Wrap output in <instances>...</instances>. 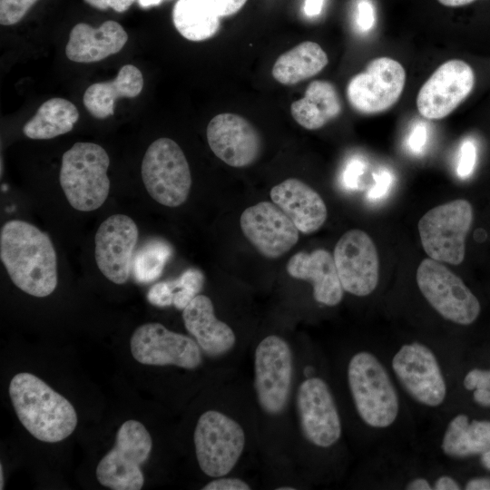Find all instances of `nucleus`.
Here are the masks:
<instances>
[{"mask_svg":"<svg viewBox=\"0 0 490 490\" xmlns=\"http://www.w3.org/2000/svg\"><path fill=\"white\" fill-rule=\"evenodd\" d=\"M345 379L371 456L417 452L416 424L378 344L350 354Z\"/></svg>","mask_w":490,"mask_h":490,"instance_id":"f257e3e1","label":"nucleus"},{"mask_svg":"<svg viewBox=\"0 0 490 490\" xmlns=\"http://www.w3.org/2000/svg\"><path fill=\"white\" fill-rule=\"evenodd\" d=\"M420 428L456 401L459 377L450 338H405L378 344Z\"/></svg>","mask_w":490,"mask_h":490,"instance_id":"f03ea898","label":"nucleus"},{"mask_svg":"<svg viewBox=\"0 0 490 490\" xmlns=\"http://www.w3.org/2000/svg\"><path fill=\"white\" fill-rule=\"evenodd\" d=\"M0 259L13 283L37 298L49 296L57 286V263L47 233L21 220L5 222L0 231Z\"/></svg>","mask_w":490,"mask_h":490,"instance_id":"7ed1b4c3","label":"nucleus"},{"mask_svg":"<svg viewBox=\"0 0 490 490\" xmlns=\"http://www.w3.org/2000/svg\"><path fill=\"white\" fill-rule=\"evenodd\" d=\"M9 396L18 419L36 439L56 443L74 431V407L38 377L28 372L15 375L10 381Z\"/></svg>","mask_w":490,"mask_h":490,"instance_id":"20e7f679","label":"nucleus"},{"mask_svg":"<svg viewBox=\"0 0 490 490\" xmlns=\"http://www.w3.org/2000/svg\"><path fill=\"white\" fill-rule=\"evenodd\" d=\"M487 451H490V420L471 418L454 406L418 431V454L448 471L458 462Z\"/></svg>","mask_w":490,"mask_h":490,"instance_id":"39448f33","label":"nucleus"},{"mask_svg":"<svg viewBox=\"0 0 490 490\" xmlns=\"http://www.w3.org/2000/svg\"><path fill=\"white\" fill-rule=\"evenodd\" d=\"M110 158L99 144L75 142L62 156L59 181L69 202L80 211L99 209L110 191Z\"/></svg>","mask_w":490,"mask_h":490,"instance_id":"423d86ee","label":"nucleus"},{"mask_svg":"<svg viewBox=\"0 0 490 490\" xmlns=\"http://www.w3.org/2000/svg\"><path fill=\"white\" fill-rule=\"evenodd\" d=\"M416 282L421 296L442 319L466 327L478 318L481 305L477 297L440 261L423 260L416 270Z\"/></svg>","mask_w":490,"mask_h":490,"instance_id":"0eeeda50","label":"nucleus"},{"mask_svg":"<svg viewBox=\"0 0 490 490\" xmlns=\"http://www.w3.org/2000/svg\"><path fill=\"white\" fill-rule=\"evenodd\" d=\"M474 219L470 202L464 199L436 206L418 221V232L429 258L452 265L463 262L466 239Z\"/></svg>","mask_w":490,"mask_h":490,"instance_id":"6e6552de","label":"nucleus"},{"mask_svg":"<svg viewBox=\"0 0 490 490\" xmlns=\"http://www.w3.org/2000/svg\"><path fill=\"white\" fill-rule=\"evenodd\" d=\"M141 173L147 192L158 203L173 208L188 199L191 170L182 150L173 140L159 138L151 143Z\"/></svg>","mask_w":490,"mask_h":490,"instance_id":"1a4fd4ad","label":"nucleus"},{"mask_svg":"<svg viewBox=\"0 0 490 490\" xmlns=\"http://www.w3.org/2000/svg\"><path fill=\"white\" fill-rule=\"evenodd\" d=\"M152 440L145 426L127 420L119 427L113 447L96 467L99 483L113 490H140L144 477L141 466L147 461Z\"/></svg>","mask_w":490,"mask_h":490,"instance_id":"9d476101","label":"nucleus"},{"mask_svg":"<svg viewBox=\"0 0 490 490\" xmlns=\"http://www.w3.org/2000/svg\"><path fill=\"white\" fill-rule=\"evenodd\" d=\"M193 440L200 468L215 478L233 469L245 446L240 425L217 410H208L199 417Z\"/></svg>","mask_w":490,"mask_h":490,"instance_id":"9b49d317","label":"nucleus"},{"mask_svg":"<svg viewBox=\"0 0 490 490\" xmlns=\"http://www.w3.org/2000/svg\"><path fill=\"white\" fill-rule=\"evenodd\" d=\"M254 387L260 407L279 415L289 401L292 378V353L285 339L270 335L257 346L254 356Z\"/></svg>","mask_w":490,"mask_h":490,"instance_id":"f8f14e48","label":"nucleus"},{"mask_svg":"<svg viewBox=\"0 0 490 490\" xmlns=\"http://www.w3.org/2000/svg\"><path fill=\"white\" fill-rule=\"evenodd\" d=\"M296 404L300 428L309 443L322 450L339 443L343 433L340 412L325 379L310 377L302 381Z\"/></svg>","mask_w":490,"mask_h":490,"instance_id":"ddd939ff","label":"nucleus"},{"mask_svg":"<svg viewBox=\"0 0 490 490\" xmlns=\"http://www.w3.org/2000/svg\"><path fill=\"white\" fill-rule=\"evenodd\" d=\"M406 83L402 64L389 57L372 60L366 70L354 75L347 86L350 105L360 113L374 114L393 106Z\"/></svg>","mask_w":490,"mask_h":490,"instance_id":"4468645a","label":"nucleus"},{"mask_svg":"<svg viewBox=\"0 0 490 490\" xmlns=\"http://www.w3.org/2000/svg\"><path fill=\"white\" fill-rule=\"evenodd\" d=\"M130 348L132 357L143 365L194 369L202 360L196 340L157 322L139 326L131 337Z\"/></svg>","mask_w":490,"mask_h":490,"instance_id":"2eb2a0df","label":"nucleus"},{"mask_svg":"<svg viewBox=\"0 0 490 490\" xmlns=\"http://www.w3.org/2000/svg\"><path fill=\"white\" fill-rule=\"evenodd\" d=\"M333 258L344 291L364 298L377 289L379 259L367 232L358 229L346 231L335 246Z\"/></svg>","mask_w":490,"mask_h":490,"instance_id":"dca6fc26","label":"nucleus"},{"mask_svg":"<svg viewBox=\"0 0 490 490\" xmlns=\"http://www.w3.org/2000/svg\"><path fill=\"white\" fill-rule=\"evenodd\" d=\"M475 74L465 61L445 62L430 75L416 96L419 113L428 120L450 114L472 92Z\"/></svg>","mask_w":490,"mask_h":490,"instance_id":"f3484780","label":"nucleus"},{"mask_svg":"<svg viewBox=\"0 0 490 490\" xmlns=\"http://www.w3.org/2000/svg\"><path fill=\"white\" fill-rule=\"evenodd\" d=\"M139 230L134 220L113 214L103 220L95 233L94 256L103 275L115 284H124L132 271Z\"/></svg>","mask_w":490,"mask_h":490,"instance_id":"a211bd4d","label":"nucleus"},{"mask_svg":"<svg viewBox=\"0 0 490 490\" xmlns=\"http://www.w3.org/2000/svg\"><path fill=\"white\" fill-rule=\"evenodd\" d=\"M242 233L264 257L277 259L299 240V230L273 202L260 201L243 211L240 219Z\"/></svg>","mask_w":490,"mask_h":490,"instance_id":"6ab92c4d","label":"nucleus"},{"mask_svg":"<svg viewBox=\"0 0 490 490\" xmlns=\"http://www.w3.org/2000/svg\"><path fill=\"white\" fill-rule=\"evenodd\" d=\"M207 141L212 152L226 164L242 168L254 163L261 152V139L240 115L225 113L213 117L207 126Z\"/></svg>","mask_w":490,"mask_h":490,"instance_id":"aec40b11","label":"nucleus"},{"mask_svg":"<svg viewBox=\"0 0 490 490\" xmlns=\"http://www.w3.org/2000/svg\"><path fill=\"white\" fill-rule=\"evenodd\" d=\"M270 199L304 234L318 230L328 216L321 196L302 181L289 178L270 190Z\"/></svg>","mask_w":490,"mask_h":490,"instance_id":"412c9836","label":"nucleus"},{"mask_svg":"<svg viewBox=\"0 0 490 490\" xmlns=\"http://www.w3.org/2000/svg\"><path fill=\"white\" fill-rule=\"evenodd\" d=\"M286 269L290 277L312 284L313 298L317 302L328 307L341 302L345 291L334 258L327 250L318 249L310 253L299 251L289 259Z\"/></svg>","mask_w":490,"mask_h":490,"instance_id":"4be33fe9","label":"nucleus"},{"mask_svg":"<svg viewBox=\"0 0 490 490\" xmlns=\"http://www.w3.org/2000/svg\"><path fill=\"white\" fill-rule=\"evenodd\" d=\"M182 319L187 331L209 356L224 355L234 347V331L228 324L216 318L212 301L209 297L197 295L182 309Z\"/></svg>","mask_w":490,"mask_h":490,"instance_id":"5701e85b","label":"nucleus"},{"mask_svg":"<svg viewBox=\"0 0 490 490\" xmlns=\"http://www.w3.org/2000/svg\"><path fill=\"white\" fill-rule=\"evenodd\" d=\"M127 40L126 31L115 21H105L98 28L79 23L70 32L65 54L76 63L99 62L120 52Z\"/></svg>","mask_w":490,"mask_h":490,"instance_id":"b1692460","label":"nucleus"},{"mask_svg":"<svg viewBox=\"0 0 490 490\" xmlns=\"http://www.w3.org/2000/svg\"><path fill=\"white\" fill-rule=\"evenodd\" d=\"M142 88V72L132 64H125L113 80L90 85L83 94V105L93 117L104 119L114 113V103L118 98H134Z\"/></svg>","mask_w":490,"mask_h":490,"instance_id":"393cba45","label":"nucleus"},{"mask_svg":"<svg viewBox=\"0 0 490 490\" xmlns=\"http://www.w3.org/2000/svg\"><path fill=\"white\" fill-rule=\"evenodd\" d=\"M341 112V101L335 86L323 80L311 82L304 97L291 103L293 119L307 130H317Z\"/></svg>","mask_w":490,"mask_h":490,"instance_id":"a878e982","label":"nucleus"},{"mask_svg":"<svg viewBox=\"0 0 490 490\" xmlns=\"http://www.w3.org/2000/svg\"><path fill=\"white\" fill-rule=\"evenodd\" d=\"M328 63L327 54L318 44L305 41L279 56L272 75L277 82L291 85L318 74Z\"/></svg>","mask_w":490,"mask_h":490,"instance_id":"bb28decb","label":"nucleus"},{"mask_svg":"<svg viewBox=\"0 0 490 490\" xmlns=\"http://www.w3.org/2000/svg\"><path fill=\"white\" fill-rule=\"evenodd\" d=\"M79 113L70 101L54 97L40 105L24 125V134L34 140H47L69 132L78 121Z\"/></svg>","mask_w":490,"mask_h":490,"instance_id":"cd10ccee","label":"nucleus"},{"mask_svg":"<svg viewBox=\"0 0 490 490\" xmlns=\"http://www.w3.org/2000/svg\"><path fill=\"white\" fill-rule=\"evenodd\" d=\"M220 18L201 0H178L172 9L175 28L190 41L212 37L219 30Z\"/></svg>","mask_w":490,"mask_h":490,"instance_id":"c85d7f7f","label":"nucleus"},{"mask_svg":"<svg viewBox=\"0 0 490 490\" xmlns=\"http://www.w3.org/2000/svg\"><path fill=\"white\" fill-rule=\"evenodd\" d=\"M172 250L164 241L153 240L148 241L134 254L132 271L134 279L140 283H150L158 279Z\"/></svg>","mask_w":490,"mask_h":490,"instance_id":"c756f323","label":"nucleus"},{"mask_svg":"<svg viewBox=\"0 0 490 490\" xmlns=\"http://www.w3.org/2000/svg\"><path fill=\"white\" fill-rule=\"evenodd\" d=\"M170 283L173 293L172 305L178 309H184L201 290L204 276L198 269H188Z\"/></svg>","mask_w":490,"mask_h":490,"instance_id":"7c9ffc66","label":"nucleus"},{"mask_svg":"<svg viewBox=\"0 0 490 490\" xmlns=\"http://www.w3.org/2000/svg\"><path fill=\"white\" fill-rule=\"evenodd\" d=\"M38 0H0V24L12 25L20 22Z\"/></svg>","mask_w":490,"mask_h":490,"instance_id":"2f4dec72","label":"nucleus"},{"mask_svg":"<svg viewBox=\"0 0 490 490\" xmlns=\"http://www.w3.org/2000/svg\"><path fill=\"white\" fill-rule=\"evenodd\" d=\"M458 386L466 392L475 389H486L490 391V369L473 368L459 375Z\"/></svg>","mask_w":490,"mask_h":490,"instance_id":"473e14b6","label":"nucleus"},{"mask_svg":"<svg viewBox=\"0 0 490 490\" xmlns=\"http://www.w3.org/2000/svg\"><path fill=\"white\" fill-rule=\"evenodd\" d=\"M476 162V147L475 142L468 139L463 142L460 151L456 167L457 175L466 179L469 177L475 166Z\"/></svg>","mask_w":490,"mask_h":490,"instance_id":"72a5a7b5","label":"nucleus"},{"mask_svg":"<svg viewBox=\"0 0 490 490\" xmlns=\"http://www.w3.org/2000/svg\"><path fill=\"white\" fill-rule=\"evenodd\" d=\"M148 301L157 307H168L172 305L173 293L170 281H162L154 284L147 293Z\"/></svg>","mask_w":490,"mask_h":490,"instance_id":"f704fd0d","label":"nucleus"},{"mask_svg":"<svg viewBox=\"0 0 490 490\" xmlns=\"http://www.w3.org/2000/svg\"><path fill=\"white\" fill-rule=\"evenodd\" d=\"M376 22L375 10L369 0H359L357 5L356 24L359 31L368 32Z\"/></svg>","mask_w":490,"mask_h":490,"instance_id":"c9c22d12","label":"nucleus"},{"mask_svg":"<svg viewBox=\"0 0 490 490\" xmlns=\"http://www.w3.org/2000/svg\"><path fill=\"white\" fill-rule=\"evenodd\" d=\"M219 17L234 15L247 0H201Z\"/></svg>","mask_w":490,"mask_h":490,"instance_id":"e433bc0d","label":"nucleus"},{"mask_svg":"<svg viewBox=\"0 0 490 490\" xmlns=\"http://www.w3.org/2000/svg\"><path fill=\"white\" fill-rule=\"evenodd\" d=\"M428 128L426 122H417L412 127L408 138L407 146L415 153H420L426 144Z\"/></svg>","mask_w":490,"mask_h":490,"instance_id":"4c0bfd02","label":"nucleus"},{"mask_svg":"<svg viewBox=\"0 0 490 490\" xmlns=\"http://www.w3.org/2000/svg\"><path fill=\"white\" fill-rule=\"evenodd\" d=\"M373 177L375 180V185L368 191V196L371 199H379L383 197L389 190L393 181V175L388 170L381 169L373 173Z\"/></svg>","mask_w":490,"mask_h":490,"instance_id":"58836bf2","label":"nucleus"},{"mask_svg":"<svg viewBox=\"0 0 490 490\" xmlns=\"http://www.w3.org/2000/svg\"><path fill=\"white\" fill-rule=\"evenodd\" d=\"M203 490H250V485L240 478L217 477L202 487Z\"/></svg>","mask_w":490,"mask_h":490,"instance_id":"ea45409f","label":"nucleus"},{"mask_svg":"<svg viewBox=\"0 0 490 490\" xmlns=\"http://www.w3.org/2000/svg\"><path fill=\"white\" fill-rule=\"evenodd\" d=\"M365 170V163L358 158L351 159L347 164L343 180L348 188H357L360 176Z\"/></svg>","mask_w":490,"mask_h":490,"instance_id":"a19ab883","label":"nucleus"},{"mask_svg":"<svg viewBox=\"0 0 490 490\" xmlns=\"http://www.w3.org/2000/svg\"><path fill=\"white\" fill-rule=\"evenodd\" d=\"M91 6L100 9L107 10L108 8L113 9L115 12L123 13L129 9L134 0H84Z\"/></svg>","mask_w":490,"mask_h":490,"instance_id":"79ce46f5","label":"nucleus"},{"mask_svg":"<svg viewBox=\"0 0 490 490\" xmlns=\"http://www.w3.org/2000/svg\"><path fill=\"white\" fill-rule=\"evenodd\" d=\"M475 403L483 407H490V391L486 389H475L472 392Z\"/></svg>","mask_w":490,"mask_h":490,"instance_id":"37998d69","label":"nucleus"},{"mask_svg":"<svg viewBox=\"0 0 490 490\" xmlns=\"http://www.w3.org/2000/svg\"><path fill=\"white\" fill-rule=\"evenodd\" d=\"M324 0H305L304 13L308 16H316L321 13Z\"/></svg>","mask_w":490,"mask_h":490,"instance_id":"c03bdc74","label":"nucleus"},{"mask_svg":"<svg viewBox=\"0 0 490 490\" xmlns=\"http://www.w3.org/2000/svg\"><path fill=\"white\" fill-rule=\"evenodd\" d=\"M441 5L448 7H458L469 5L476 0H437Z\"/></svg>","mask_w":490,"mask_h":490,"instance_id":"a18cd8bd","label":"nucleus"},{"mask_svg":"<svg viewBox=\"0 0 490 490\" xmlns=\"http://www.w3.org/2000/svg\"><path fill=\"white\" fill-rule=\"evenodd\" d=\"M480 463L483 466V467L488 471H490V451H487L484 454H482L480 456Z\"/></svg>","mask_w":490,"mask_h":490,"instance_id":"49530a36","label":"nucleus"},{"mask_svg":"<svg viewBox=\"0 0 490 490\" xmlns=\"http://www.w3.org/2000/svg\"><path fill=\"white\" fill-rule=\"evenodd\" d=\"M162 0H138V4L142 8H149L159 5Z\"/></svg>","mask_w":490,"mask_h":490,"instance_id":"de8ad7c7","label":"nucleus"},{"mask_svg":"<svg viewBox=\"0 0 490 490\" xmlns=\"http://www.w3.org/2000/svg\"><path fill=\"white\" fill-rule=\"evenodd\" d=\"M0 481H1V484H0V489H3L4 488V484H3V466L2 465L0 466Z\"/></svg>","mask_w":490,"mask_h":490,"instance_id":"09e8293b","label":"nucleus"},{"mask_svg":"<svg viewBox=\"0 0 490 490\" xmlns=\"http://www.w3.org/2000/svg\"><path fill=\"white\" fill-rule=\"evenodd\" d=\"M294 489H295L294 487H290V486H280L277 488V490H294Z\"/></svg>","mask_w":490,"mask_h":490,"instance_id":"8fccbe9b","label":"nucleus"}]
</instances>
